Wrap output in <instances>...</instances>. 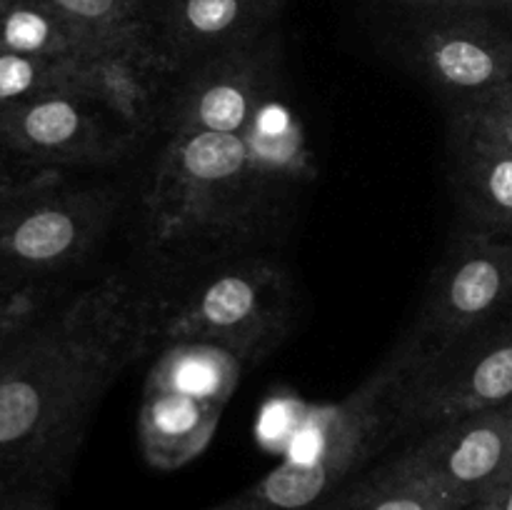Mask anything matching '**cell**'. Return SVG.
I'll return each instance as SVG.
<instances>
[{
    "mask_svg": "<svg viewBox=\"0 0 512 510\" xmlns=\"http://www.w3.org/2000/svg\"><path fill=\"white\" fill-rule=\"evenodd\" d=\"M163 303L115 270L0 353V493H58L100 398L160 335Z\"/></svg>",
    "mask_w": 512,
    "mask_h": 510,
    "instance_id": "1",
    "label": "cell"
},
{
    "mask_svg": "<svg viewBox=\"0 0 512 510\" xmlns=\"http://www.w3.org/2000/svg\"><path fill=\"white\" fill-rule=\"evenodd\" d=\"M270 103L253 128L170 133L143 195L148 243L163 258L198 260L255 238L278 200V123Z\"/></svg>",
    "mask_w": 512,
    "mask_h": 510,
    "instance_id": "2",
    "label": "cell"
},
{
    "mask_svg": "<svg viewBox=\"0 0 512 510\" xmlns=\"http://www.w3.org/2000/svg\"><path fill=\"white\" fill-rule=\"evenodd\" d=\"M418 348L405 335L393 355L338 405L320 410L298 450L233 498L208 510H318L403 425V385Z\"/></svg>",
    "mask_w": 512,
    "mask_h": 510,
    "instance_id": "3",
    "label": "cell"
},
{
    "mask_svg": "<svg viewBox=\"0 0 512 510\" xmlns=\"http://www.w3.org/2000/svg\"><path fill=\"white\" fill-rule=\"evenodd\" d=\"M295 320V288L288 270L270 258L220 265L195 283L178 305H163L165 343H205L258 363L273 353Z\"/></svg>",
    "mask_w": 512,
    "mask_h": 510,
    "instance_id": "4",
    "label": "cell"
},
{
    "mask_svg": "<svg viewBox=\"0 0 512 510\" xmlns=\"http://www.w3.org/2000/svg\"><path fill=\"white\" fill-rule=\"evenodd\" d=\"M148 130L95 90H48L0 110V160L58 173L105 168L128 158Z\"/></svg>",
    "mask_w": 512,
    "mask_h": 510,
    "instance_id": "5",
    "label": "cell"
},
{
    "mask_svg": "<svg viewBox=\"0 0 512 510\" xmlns=\"http://www.w3.org/2000/svg\"><path fill=\"white\" fill-rule=\"evenodd\" d=\"M243 370V360L215 345L168 343L143 388L138 438L145 460L158 470H178L198 458Z\"/></svg>",
    "mask_w": 512,
    "mask_h": 510,
    "instance_id": "6",
    "label": "cell"
},
{
    "mask_svg": "<svg viewBox=\"0 0 512 510\" xmlns=\"http://www.w3.org/2000/svg\"><path fill=\"white\" fill-rule=\"evenodd\" d=\"M120 193L65 188L0 208V283L48 285L50 278L83 263L118 213Z\"/></svg>",
    "mask_w": 512,
    "mask_h": 510,
    "instance_id": "7",
    "label": "cell"
},
{
    "mask_svg": "<svg viewBox=\"0 0 512 510\" xmlns=\"http://www.w3.org/2000/svg\"><path fill=\"white\" fill-rule=\"evenodd\" d=\"M512 305V243L493 233H463L445 250L425 288L415 328L423 358L493 323Z\"/></svg>",
    "mask_w": 512,
    "mask_h": 510,
    "instance_id": "8",
    "label": "cell"
},
{
    "mask_svg": "<svg viewBox=\"0 0 512 510\" xmlns=\"http://www.w3.org/2000/svg\"><path fill=\"white\" fill-rule=\"evenodd\" d=\"M512 403V320L473 330L440 353L415 355L403 385V423L438 425Z\"/></svg>",
    "mask_w": 512,
    "mask_h": 510,
    "instance_id": "9",
    "label": "cell"
},
{
    "mask_svg": "<svg viewBox=\"0 0 512 510\" xmlns=\"http://www.w3.org/2000/svg\"><path fill=\"white\" fill-rule=\"evenodd\" d=\"M278 85V33L250 48L223 53L185 70L165 93V133H248L273 103Z\"/></svg>",
    "mask_w": 512,
    "mask_h": 510,
    "instance_id": "10",
    "label": "cell"
},
{
    "mask_svg": "<svg viewBox=\"0 0 512 510\" xmlns=\"http://www.w3.org/2000/svg\"><path fill=\"white\" fill-rule=\"evenodd\" d=\"M390 463L460 508L480 503L512 475V403L430 425Z\"/></svg>",
    "mask_w": 512,
    "mask_h": 510,
    "instance_id": "11",
    "label": "cell"
},
{
    "mask_svg": "<svg viewBox=\"0 0 512 510\" xmlns=\"http://www.w3.org/2000/svg\"><path fill=\"white\" fill-rule=\"evenodd\" d=\"M448 13L418 23L405 53L435 93L468 110L512 83V45L483 23Z\"/></svg>",
    "mask_w": 512,
    "mask_h": 510,
    "instance_id": "12",
    "label": "cell"
},
{
    "mask_svg": "<svg viewBox=\"0 0 512 510\" xmlns=\"http://www.w3.org/2000/svg\"><path fill=\"white\" fill-rule=\"evenodd\" d=\"M285 0H150L155 50L170 78L275 33Z\"/></svg>",
    "mask_w": 512,
    "mask_h": 510,
    "instance_id": "13",
    "label": "cell"
},
{
    "mask_svg": "<svg viewBox=\"0 0 512 510\" xmlns=\"http://www.w3.org/2000/svg\"><path fill=\"white\" fill-rule=\"evenodd\" d=\"M85 40L115 58L133 60L173 83L153 40L150 0H45Z\"/></svg>",
    "mask_w": 512,
    "mask_h": 510,
    "instance_id": "14",
    "label": "cell"
},
{
    "mask_svg": "<svg viewBox=\"0 0 512 510\" xmlns=\"http://www.w3.org/2000/svg\"><path fill=\"white\" fill-rule=\"evenodd\" d=\"M453 178L463 208L490 228L512 230V150L455 118Z\"/></svg>",
    "mask_w": 512,
    "mask_h": 510,
    "instance_id": "15",
    "label": "cell"
},
{
    "mask_svg": "<svg viewBox=\"0 0 512 510\" xmlns=\"http://www.w3.org/2000/svg\"><path fill=\"white\" fill-rule=\"evenodd\" d=\"M0 48L35 55V58L73 60V63L115 58L85 40L45 0H3L0 5Z\"/></svg>",
    "mask_w": 512,
    "mask_h": 510,
    "instance_id": "16",
    "label": "cell"
},
{
    "mask_svg": "<svg viewBox=\"0 0 512 510\" xmlns=\"http://www.w3.org/2000/svg\"><path fill=\"white\" fill-rule=\"evenodd\" d=\"M318 510H463L423 480L410 478L393 463L355 478Z\"/></svg>",
    "mask_w": 512,
    "mask_h": 510,
    "instance_id": "17",
    "label": "cell"
},
{
    "mask_svg": "<svg viewBox=\"0 0 512 510\" xmlns=\"http://www.w3.org/2000/svg\"><path fill=\"white\" fill-rule=\"evenodd\" d=\"M50 285L0 283V353L48 310Z\"/></svg>",
    "mask_w": 512,
    "mask_h": 510,
    "instance_id": "18",
    "label": "cell"
},
{
    "mask_svg": "<svg viewBox=\"0 0 512 510\" xmlns=\"http://www.w3.org/2000/svg\"><path fill=\"white\" fill-rule=\"evenodd\" d=\"M455 115L463 118L468 125H473L488 140L512 150V83L495 90L483 103L473 105L468 110H458Z\"/></svg>",
    "mask_w": 512,
    "mask_h": 510,
    "instance_id": "19",
    "label": "cell"
},
{
    "mask_svg": "<svg viewBox=\"0 0 512 510\" xmlns=\"http://www.w3.org/2000/svg\"><path fill=\"white\" fill-rule=\"evenodd\" d=\"M65 185V173L0 160V208Z\"/></svg>",
    "mask_w": 512,
    "mask_h": 510,
    "instance_id": "20",
    "label": "cell"
},
{
    "mask_svg": "<svg viewBox=\"0 0 512 510\" xmlns=\"http://www.w3.org/2000/svg\"><path fill=\"white\" fill-rule=\"evenodd\" d=\"M0 510H60L53 493L43 490H5L0 493Z\"/></svg>",
    "mask_w": 512,
    "mask_h": 510,
    "instance_id": "21",
    "label": "cell"
},
{
    "mask_svg": "<svg viewBox=\"0 0 512 510\" xmlns=\"http://www.w3.org/2000/svg\"><path fill=\"white\" fill-rule=\"evenodd\" d=\"M395 3L413 5V8H428V10H463L475 8L480 0H395Z\"/></svg>",
    "mask_w": 512,
    "mask_h": 510,
    "instance_id": "22",
    "label": "cell"
},
{
    "mask_svg": "<svg viewBox=\"0 0 512 510\" xmlns=\"http://www.w3.org/2000/svg\"><path fill=\"white\" fill-rule=\"evenodd\" d=\"M490 510H512V475L503 480L485 500H480Z\"/></svg>",
    "mask_w": 512,
    "mask_h": 510,
    "instance_id": "23",
    "label": "cell"
},
{
    "mask_svg": "<svg viewBox=\"0 0 512 510\" xmlns=\"http://www.w3.org/2000/svg\"><path fill=\"white\" fill-rule=\"evenodd\" d=\"M463 510H490V508H485L483 503H473V505H468V508H463Z\"/></svg>",
    "mask_w": 512,
    "mask_h": 510,
    "instance_id": "24",
    "label": "cell"
},
{
    "mask_svg": "<svg viewBox=\"0 0 512 510\" xmlns=\"http://www.w3.org/2000/svg\"><path fill=\"white\" fill-rule=\"evenodd\" d=\"M480 3H485V0H480Z\"/></svg>",
    "mask_w": 512,
    "mask_h": 510,
    "instance_id": "25",
    "label": "cell"
},
{
    "mask_svg": "<svg viewBox=\"0 0 512 510\" xmlns=\"http://www.w3.org/2000/svg\"><path fill=\"white\" fill-rule=\"evenodd\" d=\"M0 5H3V0H0Z\"/></svg>",
    "mask_w": 512,
    "mask_h": 510,
    "instance_id": "26",
    "label": "cell"
}]
</instances>
